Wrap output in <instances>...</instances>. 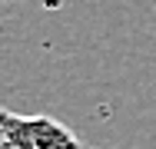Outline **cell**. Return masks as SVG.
Returning <instances> with one entry per match:
<instances>
[{
    "label": "cell",
    "mask_w": 156,
    "mask_h": 149,
    "mask_svg": "<svg viewBox=\"0 0 156 149\" xmlns=\"http://www.w3.org/2000/svg\"><path fill=\"white\" fill-rule=\"evenodd\" d=\"M0 149H83V143L53 116H23L0 106Z\"/></svg>",
    "instance_id": "1"
}]
</instances>
